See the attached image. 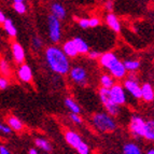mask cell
Returning a JSON list of instances; mask_svg holds the SVG:
<instances>
[{
	"instance_id": "cell-1",
	"label": "cell",
	"mask_w": 154,
	"mask_h": 154,
	"mask_svg": "<svg viewBox=\"0 0 154 154\" xmlns=\"http://www.w3.org/2000/svg\"><path fill=\"white\" fill-rule=\"evenodd\" d=\"M44 56H45L46 64L53 72L60 75L69 73V70L71 68L69 57L65 54L62 49H59L55 45L49 46L45 50Z\"/></svg>"
},
{
	"instance_id": "cell-2",
	"label": "cell",
	"mask_w": 154,
	"mask_h": 154,
	"mask_svg": "<svg viewBox=\"0 0 154 154\" xmlns=\"http://www.w3.org/2000/svg\"><path fill=\"white\" fill-rule=\"evenodd\" d=\"M98 59H99L100 65H101L105 69L108 70L109 73H110L114 79L122 80L126 77L127 70L125 69L123 62H121L114 53H112V52L103 53V54L100 55Z\"/></svg>"
},
{
	"instance_id": "cell-3",
	"label": "cell",
	"mask_w": 154,
	"mask_h": 154,
	"mask_svg": "<svg viewBox=\"0 0 154 154\" xmlns=\"http://www.w3.org/2000/svg\"><path fill=\"white\" fill-rule=\"evenodd\" d=\"M92 124L98 131L103 134H110L116 131L118 128L114 116L106 112H97L92 116Z\"/></svg>"
},
{
	"instance_id": "cell-4",
	"label": "cell",
	"mask_w": 154,
	"mask_h": 154,
	"mask_svg": "<svg viewBox=\"0 0 154 154\" xmlns=\"http://www.w3.org/2000/svg\"><path fill=\"white\" fill-rule=\"evenodd\" d=\"M48 31L49 37L53 43H57L62 39V24L60 20L54 16L53 14L48 17Z\"/></svg>"
},
{
	"instance_id": "cell-5",
	"label": "cell",
	"mask_w": 154,
	"mask_h": 154,
	"mask_svg": "<svg viewBox=\"0 0 154 154\" xmlns=\"http://www.w3.org/2000/svg\"><path fill=\"white\" fill-rule=\"evenodd\" d=\"M99 98L101 103L105 107L106 111L111 114L112 116H118L120 114V111H121V108L120 106L116 105V103H113L111 100L110 96H109V88H101L99 90Z\"/></svg>"
},
{
	"instance_id": "cell-6",
	"label": "cell",
	"mask_w": 154,
	"mask_h": 154,
	"mask_svg": "<svg viewBox=\"0 0 154 154\" xmlns=\"http://www.w3.org/2000/svg\"><path fill=\"white\" fill-rule=\"evenodd\" d=\"M146 121L141 116H133L129 122V131L134 138H143Z\"/></svg>"
},
{
	"instance_id": "cell-7",
	"label": "cell",
	"mask_w": 154,
	"mask_h": 154,
	"mask_svg": "<svg viewBox=\"0 0 154 154\" xmlns=\"http://www.w3.org/2000/svg\"><path fill=\"white\" fill-rule=\"evenodd\" d=\"M109 96L113 103H116L119 106H123L126 103L127 96H126V91L123 85L114 84L111 88H109Z\"/></svg>"
},
{
	"instance_id": "cell-8",
	"label": "cell",
	"mask_w": 154,
	"mask_h": 154,
	"mask_svg": "<svg viewBox=\"0 0 154 154\" xmlns=\"http://www.w3.org/2000/svg\"><path fill=\"white\" fill-rule=\"evenodd\" d=\"M69 75H70V79L73 81L75 83L79 85H86L88 83V71L85 68L81 66H75V67H72L70 68L69 70Z\"/></svg>"
},
{
	"instance_id": "cell-9",
	"label": "cell",
	"mask_w": 154,
	"mask_h": 154,
	"mask_svg": "<svg viewBox=\"0 0 154 154\" xmlns=\"http://www.w3.org/2000/svg\"><path fill=\"white\" fill-rule=\"evenodd\" d=\"M124 88L127 93H129L134 98L136 99H141V85L139 84L138 80L127 79L124 82Z\"/></svg>"
},
{
	"instance_id": "cell-10",
	"label": "cell",
	"mask_w": 154,
	"mask_h": 154,
	"mask_svg": "<svg viewBox=\"0 0 154 154\" xmlns=\"http://www.w3.org/2000/svg\"><path fill=\"white\" fill-rule=\"evenodd\" d=\"M18 79L24 83H29L32 80V70L27 64H21L17 70Z\"/></svg>"
},
{
	"instance_id": "cell-11",
	"label": "cell",
	"mask_w": 154,
	"mask_h": 154,
	"mask_svg": "<svg viewBox=\"0 0 154 154\" xmlns=\"http://www.w3.org/2000/svg\"><path fill=\"white\" fill-rule=\"evenodd\" d=\"M65 140H66L67 143L75 150L83 141L81 136L78 133H75V131H66V133H65Z\"/></svg>"
},
{
	"instance_id": "cell-12",
	"label": "cell",
	"mask_w": 154,
	"mask_h": 154,
	"mask_svg": "<svg viewBox=\"0 0 154 154\" xmlns=\"http://www.w3.org/2000/svg\"><path fill=\"white\" fill-rule=\"evenodd\" d=\"M12 54L13 58L15 60L17 65H21L25 63V51H24L23 46L17 42H13L12 43Z\"/></svg>"
},
{
	"instance_id": "cell-13",
	"label": "cell",
	"mask_w": 154,
	"mask_h": 154,
	"mask_svg": "<svg viewBox=\"0 0 154 154\" xmlns=\"http://www.w3.org/2000/svg\"><path fill=\"white\" fill-rule=\"evenodd\" d=\"M106 23L109 26V28L112 29L116 32H120L121 31V23L119 21L118 16L116 14H113L112 12H109L106 15Z\"/></svg>"
},
{
	"instance_id": "cell-14",
	"label": "cell",
	"mask_w": 154,
	"mask_h": 154,
	"mask_svg": "<svg viewBox=\"0 0 154 154\" xmlns=\"http://www.w3.org/2000/svg\"><path fill=\"white\" fill-rule=\"evenodd\" d=\"M141 99L146 103L154 100V88L150 83H144L141 85Z\"/></svg>"
},
{
	"instance_id": "cell-15",
	"label": "cell",
	"mask_w": 154,
	"mask_h": 154,
	"mask_svg": "<svg viewBox=\"0 0 154 154\" xmlns=\"http://www.w3.org/2000/svg\"><path fill=\"white\" fill-rule=\"evenodd\" d=\"M62 50L64 51V53L69 57V58L78 56V54H79V53H78V50H77V46H75V41H73V39H72V40H68V41L65 42V43L63 44Z\"/></svg>"
},
{
	"instance_id": "cell-16",
	"label": "cell",
	"mask_w": 154,
	"mask_h": 154,
	"mask_svg": "<svg viewBox=\"0 0 154 154\" xmlns=\"http://www.w3.org/2000/svg\"><path fill=\"white\" fill-rule=\"evenodd\" d=\"M51 13L59 20H64L66 17L67 11L62 3L55 2L51 5Z\"/></svg>"
},
{
	"instance_id": "cell-17",
	"label": "cell",
	"mask_w": 154,
	"mask_h": 154,
	"mask_svg": "<svg viewBox=\"0 0 154 154\" xmlns=\"http://www.w3.org/2000/svg\"><path fill=\"white\" fill-rule=\"evenodd\" d=\"M73 41L75 43V46H77V50H78V53L79 54H88V51H90V45L88 44V42L83 40L81 37H75L73 38Z\"/></svg>"
},
{
	"instance_id": "cell-18",
	"label": "cell",
	"mask_w": 154,
	"mask_h": 154,
	"mask_svg": "<svg viewBox=\"0 0 154 154\" xmlns=\"http://www.w3.org/2000/svg\"><path fill=\"white\" fill-rule=\"evenodd\" d=\"M143 138L146 139L148 141L154 142V120L146 121V126H144Z\"/></svg>"
},
{
	"instance_id": "cell-19",
	"label": "cell",
	"mask_w": 154,
	"mask_h": 154,
	"mask_svg": "<svg viewBox=\"0 0 154 154\" xmlns=\"http://www.w3.org/2000/svg\"><path fill=\"white\" fill-rule=\"evenodd\" d=\"M99 82H100V85H101V88H111L113 85L116 84V80H114V78L111 75L103 73V75H101V77H100Z\"/></svg>"
},
{
	"instance_id": "cell-20",
	"label": "cell",
	"mask_w": 154,
	"mask_h": 154,
	"mask_svg": "<svg viewBox=\"0 0 154 154\" xmlns=\"http://www.w3.org/2000/svg\"><path fill=\"white\" fill-rule=\"evenodd\" d=\"M123 153L124 154H141L142 150L138 144L134 142H128L123 146Z\"/></svg>"
},
{
	"instance_id": "cell-21",
	"label": "cell",
	"mask_w": 154,
	"mask_h": 154,
	"mask_svg": "<svg viewBox=\"0 0 154 154\" xmlns=\"http://www.w3.org/2000/svg\"><path fill=\"white\" fill-rule=\"evenodd\" d=\"M35 144L38 149H40L43 152H52V146L50 144V142L44 138H36L35 139Z\"/></svg>"
},
{
	"instance_id": "cell-22",
	"label": "cell",
	"mask_w": 154,
	"mask_h": 154,
	"mask_svg": "<svg viewBox=\"0 0 154 154\" xmlns=\"http://www.w3.org/2000/svg\"><path fill=\"white\" fill-rule=\"evenodd\" d=\"M3 27H5V32L8 33V36L14 38L17 35V29H16L15 25L13 24L12 20H10V18H5V23H3Z\"/></svg>"
},
{
	"instance_id": "cell-23",
	"label": "cell",
	"mask_w": 154,
	"mask_h": 154,
	"mask_svg": "<svg viewBox=\"0 0 154 154\" xmlns=\"http://www.w3.org/2000/svg\"><path fill=\"white\" fill-rule=\"evenodd\" d=\"M8 125L10 126L12 131H21L24 128V125L22 123V121L20 119L15 118V116H10L8 119Z\"/></svg>"
},
{
	"instance_id": "cell-24",
	"label": "cell",
	"mask_w": 154,
	"mask_h": 154,
	"mask_svg": "<svg viewBox=\"0 0 154 154\" xmlns=\"http://www.w3.org/2000/svg\"><path fill=\"white\" fill-rule=\"evenodd\" d=\"M125 69L129 72H135L136 70L139 69L140 67V62L137 59H125L123 62Z\"/></svg>"
},
{
	"instance_id": "cell-25",
	"label": "cell",
	"mask_w": 154,
	"mask_h": 154,
	"mask_svg": "<svg viewBox=\"0 0 154 154\" xmlns=\"http://www.w3.org/2000/svg\"><path fill=\"white\" fill-rule=\"evenodd\" d=\"M65 106H66V108L71 113H78V114H79V113L81 112L80 106L78 105V103H75L72 98H66V99H65Z\"/></svg>"
},
{
	"instance_id": "cell-26",
	"label": "cell",
	"mask_w": 154,
	"mask_h": 154,
	"mask_svg": "<svg viewBox=\"0 0 154 154\" xmlns=\"http://www.w3.org/2000/svg\"><path fill=\"white\" fill-rule=\"evenodd\" d=\"M0 73L3 77H9L11 75V67L5 59H0Z\"/></svg>"
},
{
	"instance_id": "cell-27",
	"label": "cell",
	"mask_w": 154,
	"mask_h": 154,
	"mask_svg": "<svg viewBox=\"0 0 154 154\" xmlns=\"http://www.w3.org/2000/svg\"><path fill=\"white\" fill-rule=\"evenodd\" d=\"M31 45H32L33 50L39 51V50H41L42 46H43V41H42V39L39 38L38 36H35L31 39Z\"/></svg>"
},
{
	"instance_id": "cell-28",
	"label": "cell",
	"mask_w": 154,
	"mask_h": 154,
	"mask_svg": "<svg viewBox=\"0 0 154 154\" xmlns=\"http://www.w3.org/2000/svg\"><path fill=\"white\" fill-rule=\"evenodd\" d=\"M13 8L18 14H25L26 11H27V7H26V5L24 2H14Z\"/></svg>"
},
{
	"instance_id": "cell-29",
	"label": "cell",
	"mask_w": 154,
	"mask_h": 154,
	"mask_svg": "<svg viewBox=\"0 0 154 154\" xmlns=\"http://www.w3.org/2000/svg\"><path fill=\"white\" fill-rule=\"evenodd\" d=\"M75 151H77L79 154H88L91 152V150H90V146H88V144L82 141L81 143L79 144V146H78L77 149H75Z\"/></svg>"
},
{
	"instance_id": "cell-30",
	"label": "cell",
	"mask_w": 154,
	"mask_h": 154,
	"mask_svg": "<svg viewBox=\"0 0 154 154\" xmlns=\"http://www.w3.org/2000/svg\"><path fill=\"white\" fill-rule=\"evenodd\" d=\"M70 121L73 122L75 124L80 125V124H82L83 120H82V118L78 114V113H71V114H70Z\"/></svg>"
},
{
	"instance_id": "cell-31",
	"label": "cell",
	"mask_w": 154,
	"mask_h": 154,
	"mask_svg": "<svg viewBox=\"0 0 154 154\" xmlns=\"http://www.w3.org/2000/svg\"><path fill=\"white\" fill-rule=\"evenodd\" d=\"M88 24H90L91 28H96L97 26H99L100 20L98 17H96V16H94V17L88 18Z\"/></svg>"
},
{
	"instance_id": "cell-32",
	"label": "cell",
	"mask_w": 154,
	"mask_h": 154,
	"mask_svg": "<svg viewBox=\"0 0 154 154\" xmlns=\"http://www.w3.org/2000/svg\"><path fill=\"white\" fill-rule=\"evenodd\" d=\"M78 24H79L80 28H82V29H88V28H90V24H88V18H80L79 22H78Z\"/></svg>"
},
{
	"instance_id": "cell-33",
	"label": "cell",
	"mask_w": 154,
	"mask_h": 154,
	"mask_svg": "<svg viewBox=\"0 0 154 154\" xmlns=\"http://www.w3.org/2000/svg\"><path fill=\"white\" fill-rule=\"evenodd\" d=\"M9 86V81L7 79V77H0V90L3 91Z\"/></svg>"
},
{
	"instance_id": "cell-34",
	"label": "cell",
	"mask_w": 154,
	"mask_h": 154,
	"mask_svg": "<svg viewBox=\"0 0 154 154\" xmlns=\"http://www.w3.org/2000/svg\"><path fill=\"white\" fill-rule=\"evenodd\" d=\"M88 55L91 59H97V58H99V56L101 54H100L98 51H88Z\"/></svg>"
},
{
	"instance_id": "cell-35",
	"label": "cell",
	"mask_w": 154,
	"mask_h": 154,
	"mask_svg": "<svg viewBox=\"0 0 154 154\" xmlns=\"http://www.w3.org/2000/svg\"><path fill=\"white\" fill-rule=\"evenodd\" d=\"M105 10L108 11V12H112L113 11V2L111 0H108L105 2Z\"/></svg>"
},
{
	"instance_id": "cell-36",
	"label": "cell",
	"mask_w": 154,
	"mask_h": 154,
	"mask_svg": "<svg viewBox=\"0 0 154 154\" xmlns=\"http://www.w3.org/2000/svg\"><path fill=\"white\" fill-rule=\"evenodd\" d=\"M1 133L2 134H5V135H10L12 133V129H11L10 126L7 124V125H3L2 128H1Z\"/></svg>"
},
{
	"instance_id": "cell-37",
	"label": "cell",
	"mask_w": 154,
	"mask_h": 154,
	"mask_svg": "<svg viewBox=\"0 0 154 154\" xmlns=\"http://www.w3.org/2000/svg\"><path fill=\"white\" fill-rule=\"evenodd\" d=\"M10 150L5 146H0V154H10Z\"/></svg>"
},
{
	"instance_id": "cell-38",
	"label": "cell",
	"mask_w": 154,
	"mask_h": 154,
	"mask_svg": "<svg viewBox=\"0 0 154 154\" xmlns=\"http://www.w3.org/2000/svg\"><path fill=\"white\" fill-rule=\"evenodd\" d=\"M5 13L2 12V11L0 10V24H3L5 23Z\"/></svg>"
},
{
	"instance_id": "cell-39",
	"label": "cell",
	"mask_w": 154,
	"mask_h": 154,
	"mask_svg": "<svg viewBox=\"0 0 154 154\" xmlns=\"http://www.w3.org/2000/svg\"><path fill=\"white\" fill-rule=\"evenodd\" d=\"M28 153L29 154H38V150L35 149V148H31V149L28 151Z\"/></svg>"
},
{
	"instance_id": "cell-40",
	"label": "cell",
	"mask_w": 154,
	"mask_h": 154,
	"mask_svg": "<svg viewBox=\"0 0 154 154\" xmlns=\"http://www.w3.org/2000/svg\"><path fill=\"white\" fill-rule=\"evenodd\" d=\"M146 154H154V148H151V149L146 150Z\"/></svg>"
},
{
	"instance_id": "cell-41",
	"label": "cell",
	"mask_w": 154,
	"mask_h": 154,
	"mask_svg": "<svg viewBox=\"0 0 154 154\" xmlns=\"http://www.w3.org/2000/svg\"><path fill=\"white\" fill-rule=\"evenodd\" d=\"M25 0H13V2H24Z\"/></svg>"
},
{
	"instance_id": "cell-42",
	"label": "cell",
	"mask_w": 154,
	"mask_h": 154,
	"mask_svg": "<svg viewBox=\"0 0 154 154\" xmlns=\"http://www.w3.org/2000/svg\"><path fill=\"white\" fill-rule=\"evenodd\" d=\"M2 126H3V124L0 123V133H1V128H2Z\"/></svg>"
}]
</instances>
